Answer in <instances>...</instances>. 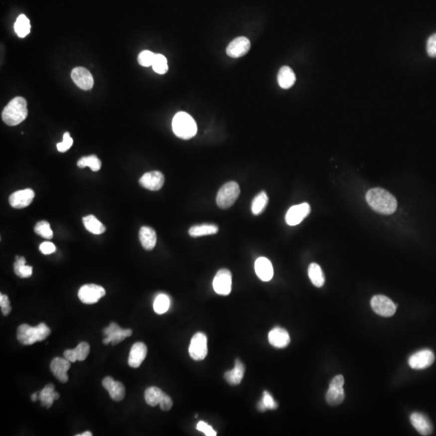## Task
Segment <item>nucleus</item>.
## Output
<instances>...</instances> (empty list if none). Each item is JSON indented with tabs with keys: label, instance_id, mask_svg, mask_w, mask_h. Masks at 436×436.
Here are the masks:
<instances>
[{
	"label": "nucleus",
	"instance_id": "1",
	"mask_svg": "<svg viewBox=\"0 0 436 436\" xmlns=\"http://www.w3.org/2000/svg\"><path fill=\"white\" fill-rule=\"evenodd\" d=\"M366 200L369 206L377 213L390 215L398 208L396 198L390 192L382 188H372L366 194Z\"/></svg>",
	"mask_w": 436,
	"mask_h": 436
},
{
	"label": "nucleus",
	"instance_id": "2",
	"mask_svg": "<svg viewBox=\"0 0 436 436\" xmlns=\"http://www.w3.org/2000/svg\"><path fill=\"white\" fill-rule=\"evenodd\" d=\"M28 116L27 102L23 97H15L5 107L2 119L9 126H15L23 122Z\"/></svg>",
	"mask_w": 436,
	"mask_h": 436
},
{
	"label": "nucleus",
	"instance_id": "3",
	"mask_svg": "<svg viewBox=\"0 0 436 436\" xmlns=\"http://www.w3.org/2000/svg\"><path fill=\"white\" fill-rule=\"evenodd\" d=\"M50 333V329L43 322L37 326L22 324L18 327L17 339L21 344L32 345L36 342L45 340Z\"/></svg>",
	"mask_w": 436,
	"mask_h": 436
},
{
	"label": "nucleus",
	"instance_id": "4",
	"mask_svg": "<svg viewBox=\"0 0 436 436\" xmlns=\"http://www.w3.org/2000/svg\"><path fill=\"white\" fill-rule=\"evenodd\" d=\"M172 130L177 137L188 140L196 135L197 126L195 120L188 113L179 112L173 118Z\"/></svg>",
	"mask_w": 436,
	"mask_h": 436
},
{
	"label": "nucleus",
	"instance_id": "5",
	"mask_svg": "<svg viewBox=\"0 0 436 436\" xmlns=\"http://www.w3.org/2000/svg\"><path fill=\"white\" fill-rule=\"evenodd\" d=\"M240 195V187L236 182H229L224 184L217 192V206L222 209H229L236 202Z\"/></svg>",
	"mask_w": 436,
	"mask_h": 436
},
{
	"label": "nucleus",
	"instance_id": "6",
	"mask_svg": "<svg viewBox=\"0 0 436 436\" xmlns=\"http://www.w3.org/2000/svg\"><path fill=\"white\" fill-rule=\"evenodd\" d=\"M344 377L338 375L330 381L329 390L326 392V401L331 407L340 405L344 401L345 394L343 390Z\"/></svg>",
	"mask_w": 436,
	"mask_h": 436
},
{
	"label": "nucleus",
	"instance_id": "7",
	"mask_svg": "<svg viewBox=\"0 0 436 436\" xmlns=\"http://www.w3.org/2000/svg\"><path fill=\"white\" fill-rule=\"evenodd\" d=\"M207 343H208L207 336L204 333L198 332L194 334L188 349L191 358L196 361L204 360L208 355Z\"/></svg>",
	"mask_w": 436,
	"mask_h": 436
},
{
	"label": "nucleus",
	"instance_id": "8",
	"mask_svg": "<svg viewBox=\"0 0 436 436\" xmlns=\"http://www.w3.org/2000/svg\"><path fill=\"white\" fill-rule=\"evenodd\" d=\"M213 290L221 296H227L232 290V274L226 268L217 272L213 282Z\"/></svg>",
	"mask_w": 436,
	"mask_h": 436
},
{
	"label": "nucleus",
	"instance_id": "9",
	"mask_svg": "<svg viewBox=\"0 0 436 436\" xmlns=\"http://www.w3.org/2000/svg\"><path fill=\"white\" fill-rule=\"evenodd\" d=\"M106 291L105 289L100 285L89 284L84 285L80 288L79 291V300L84 304H92L98 302L99 300L105 296Z\"/></svg>",
	"mask_w": 436,
	"mask_h": 436
},
{
	"label": "nucleus",
	"instance_id": "10",
	"mask_svg": "<svg viewBox=\"0 0 436 436\" xmlns=\"http://www.w3.org/2000/svg\"><path fill=\"white\" fill-rule=\"evenodd\" d=\"M371 307L375 313L382 317H391L397 310V305L390 298L383 295H377L371 300Z\"/></svg>",
	"mask_w": 436,
	"mask_h": 436
},
{
	"label": "nucleus",
	"instance_id": "11",
	"mask_svg": "<svg viewBox=\"0 0 436 436\" xmlns=\"http://www.w3.org/2000/svg\"><path fill=\"white\" fill-rule=\"evenodd\" d=\"M133 331L130 329H122L116 322H112L109 327L104 330L105 338L103 339L104 344L109 343L114 346L121 343L127 337L132 335Z\"/></svg>",
	"mask_w": 436,
	"mask_h": 436
},
{
	"label": "nucleus",
	"instance_id": "12",
	"mask_svg": "<svg viewBox=\"0 0 436 436\" xmlns=\"http://www.w3.org/2000/svg\"><path fill=\"white\" fill-rule=\"evenodd\" d=\"M435 361L433 351L424 349L411 355L409 359V365L411 368L420 370L432 366Z\"/></svg>",
	"mask_w": 436,
	"mask_h": 436
},
{
	"label": "nucleus",
	"instance_id": "13",
	"mask_svg": "<svg viewBox=\"0 0 436 436\" xmlns=\"http://www.w3.org/2000/svg\"><path fill=\"white\" fill-rule=\"evenodd\" d=\"M310 205L307 203L291 207L285 216V221L289 226H296L310 213Z\"/></svg>",
	"mask_w": 436,
	"mask_h": 436
},
{
	"label": "nucleus",
	"instance_id": "14",
	"mask_svg": "<svg viewBox=\"0 0 436 436\" xmlns=\"http://www.w3.org/2000/svg\"><path fill=\"white\" fill-rule=\"evenodd\" d=\"M251 49V41L245 36L234 39L226 48V53L230 58H238L246 55Z\"/></svg>",
	"mask_w": 436,
	"mask_h": 436
},
{
	"label": "nucleus",
	"instance_id": "15",
	"mask_svg": "<svg viewBox=\"0 0 436 436\" xmlns=\"http://www.w3.org/2000/svg\"><path fill=\"white\" fill-rule=\"evenodd\" d=\"M35 197V192L31 188L19 190L9 196V203L14 209H23L31 204Z\"/></svg>",
	"mask_w": 436,
	"mask_h": 436
},
{
	"label": "nucleus",
	"instance_id": "16",
	"mask_svg": "<svg viewBox=\"0 0 436 436\" xmlns=\"http://www.w3.org/2000/svg\"><path fill=\"white\" fill-rule=\"evenodd\" d=\"M165 182V178L160 171H150L143 174L139 179V183L142 187L149 191H158L162 188Z\"/></svg>",
	"mask_w": 436,
	"mask_h": 436
},
{
	"label": "nucleus",
	"instance_id": "17",
	"mask_svg": "<svg viewBox=\"0 0 436 436\" xmlns=\"http://www.w3.org/2000/svg\"><path fill=\"white\" fill-rule=\"evenodd\" d=\"M71 78L74 83L81 89H92L94 85V79L89 70L84 67H76L71 72Z\"/></svg>",
	"mask_w": 436,
	"mask_h": 436
},
{
	"label": "nucleus",
	"instance_id": "18",
	"mask_svg": "<svg viewBox=\"0 0 436 436\" xmlns=\"http://www.w3.org/2000/svg\"><path fill=\"white\" fill-rule=\"evenodd\" d=\"M70 368V362L66 358L56 357L50 364V370L53 376L58 379L61 383H66L69 380L67 372Z\"/></svg>",
	"mask_w": 436,
	"mask_h": 436
},
{
	"label": "nucleus",
	"instance_id": "19",
	"mask_svg": "<svg viewBox=\"0 0 436 436\" xmlns=\"http://www.w3.org/2000/svg\"><path fill=\"white\" fill-rule=\"evenodd\" d=\"M147 355V347L145 343L137 342L133 345L129 355L128 364L131 368H137L141 366Z\"/></svg>",
	"mask_w": 436,
	"mask_h": 436
},
{
	"label": "nucleus",
	"instance_id": "20",
	"mask_svg": "<svg viewBox=\"0 0 436 436\" xmlns=\"http://www.w3.org/2000/svg\"><path fill=\"white\" fill-rule=\"evenodd\" d=\"M268 341L271 345L277 348H285L290 343V336L289 332L284 328H273L268 334Z\"/></svg>",
	"mask_w": 436,
	"mask_h": 436
},
{
	"label": "nucleus",
	"instance_id": "21",
	"mask_svg": "<svg viewBox=\"0 0 436 436\" xmlns=\"http://www.w3.org/2000/svg\"><path fill=\"white\" fill-rule=\"evenodd\" d=\"M255 270L256 275L261 281H270L273 279L274 271H273V264L270 260L265 257H260L257 259L255 264Z\"/></svg>",
	"mask_w": 436,
	"mask_h": 436
},
{
	"label": "nucleus",
	"instance_id": "22",
	"mask_svg": "<svg viewBox=\"0 0 436 436\" xmlns=\"http://www.w3.org/2000/svg\"><path fill=\"white\" fill-rule=\"evenodd\" d=\"M411 424L422 436H430L433 432L432 423L426 415L413 413L411 416Z\"/></svg>",
	"mask_w": 436,
	"mask_h": 436
},
{
	"label": "nucleus",
	"instance_id": "23",
	"mask_svg": "<svg viewBox=\"0 0 436 436\" xmlns=\"http://www.w3.org/2000/svg\"><path fill=\"white\" fill-rule=\"evenodd\" d=\"M244 374V364L239 359H237L234 363V368L232 370L227 371L224 374V378L226 379V382L229 385L236 386L242 382Z\"/></svg>",
	"mask_w": 436,
	"mask_h": 436
},
{
	"label": "nucleus",
	"instance_id": "24",
	"mask_svg": "<svg viewBox=\"0 0 436 436\" xmlns=\"http://www.w3.org/2000/svg\"><path fill=\"white\" fill-rule=\"evenodd\" d=\"M139 239L144 249L151 251L157 243L155 230L149 226H143L139 231Z\"/></svg>",
	"mask_w": 436,
	"mask_h": 436
},
{
	"label": "nucleus",
	"instance_id": "25",
	"mask_svg": "<svg viewBox=\"0 0 436 436\" xmlns=\"http://www.w3.org/2000/svg\"><path fill=\"white\" fill-rule=\"evenodd\" d=\"M277 80L280 87H282L283 89H289L292 87L296 82V75L290 66H283L281 67L278 73Z\"/></svg>",
	"mask_w": 436,
	"mask_h": 436
},
{
	"label": "nucleus",
	"instance_id": "26",
	"mask_svg": "<svg viewBox=\"0 0 436 436\" xmlns=\"http://www.w3.org/2000/svg\"><path fill=\"white\" fill-rule=\"evenodd\" d=\"M59 394L54 390V385L52 384L45 385V388L39 393V400L41 401V406L49 409L51 407L53 402L58 400Z\"/></svg>",
	"mask_w": 436,
	"mask_h": 436
},
{
	"label": "nucleus",
	"instance_id": "27",
	"mask_svg": "<svg viewBox=\"0 0 436 436\" xmlns=\"http://www.w3.org/2000/svg\"><path fill=\"white\" fill-rule=\"evenodd\" d=\"M218 226L214 224H201L190 228L188 234L192 238L213 235L218 233Z\"/></svg>",
	"mask_w": 436,
	"mask_h": 436
},
{
	"label": "nucleus",
	"instance_id": "28",
	"mask_svg": "<svg viewBox=\"0 0 436 436\" xmlns=\"http://www.w3.org/2000/svg\"><path fill=\"white\" fill-rule=\"evenodd\" d=\"M308 275L315 287L321 288L325 284V276L321 267L317 264H311L308 267Z\"/></svg>",
	"mask_w": 436,
	"mask_h": 436
},
{
	"label": "nucleus",
	"instance_id": "29",
	"mask_svg": "<svg viewBox=\"0 0 436 436\" xmlns=\"http://www.w3.org/2000/svg\"><path fill=\"white\" fill-rule=\"evenodd\" d=\"M83 222L86 229L92 234L99 235L106 230L105 226L95 216L88 215L83 217Z\"/></svg>",
	"mask_w": 436,
	"mask_h": 436
},
{
	"label": "nucleus",
	"instance_id": "30",
	"mask_svg": "<svg viewBox=\"0 0 436 436\" xmlns=\"http://www.w3.org/2000/svg\"><path fill=\"white\" fill-rule=\"evenodd\" d=\"M268 204V196L266 192H261L254 198L251 211L254 215H260L264 213Z\"/></svg>",
	"mask_w": 436,
	"mask_h": 436
},
{
	"label": "nucleus",
	"instance_id": "31",
	"mask_svg": "<svg viewBox=\"0 0 436 436\" xmlns=\"http://www.w3.org/2000/svg\"><path fill=\"white\" fill-rule=\"evenodd\" d=\"M14 272L20 278H28L32 274V267L26 265V260L23 257L16 256L14 264Z\"/></svg>",
	"mask_w": 436,
	"mask_h": 436
},
{
	"label": "nucleus",
	"instance_id": "32",
	"mask_svg": "<svg viewBox=\"0 0 436 436\" xmlns=\"http://www.w3.org/2000/svg\"><path fill=\"white\" fill-rule=\"evenodd\" d=\"M164 392L160 390L159 388L152 386L148 388L145 391V400L147 404L150 407H156L159 405L160 401L163 395Z\"/></svg>",
	"mask_w": 436,
	"mask_h": 436
},
{
	"label": "nucleus",
	"instance_id": "33",
	"mask_svg": "<svg viewBox=\"0 0 436 436\" xmlns=\"http://www.w3.org/2000/svg\"><path fill=\"white\" fill-rule=\"evenodd\" d=\"M15 32L19 37H25L27 35L29 34L30 29H31V24H30L29 19L26 17L24 15H20L15 21Z\"/></svg>",
	"mask_w": 436,
	"mask_h": 436
},
{
	"label": "nucleus",
	"instance_id": "34",
	"mask_svg": "<svg viewBox=\"0 0 436 436\" xmlns=\"http://www.w3.org/2000/svg\"><path fill=\"white\" fill-rule=\"evenodd\" d=\"M170 305V300L166 294H159L156 296L153 301V310L157 314H163L168 310Z\"/></svg>",
	"mask_w": 436,
	"mask_h": 436
},
{
	"label": "nucleus",
	"instance_id": "35",
	"mask_svg": "<svg viewBox=\"0 0 436 436\" xmlns=\"http://www.w3.org/2000/svg\"><path fill=\"white\" fill-rule=\"evenodd\" d=\"M77 165L79 168H84L89 166L93 171H98L101 168V161L99 159L97 156L90 155L81 157L77 162Z\"/></svg>",
	"mask_w": 436,
	"mask_h": 436
},
{
	"label": "nucleus",
	"instance_id": "36",
	"mask_svg": "<svg viewBox=\"0 0 436 436\" xmlns=\"http://www.w3.org/2000/svg\"><path fill=\"white\" fill-rule=\"evenodd\" d=\"M153 70L159 75H164L167 72L168 70V64H167V60L166 57L157 53L155 54V58L153 60V64H152Z\"/></svg>",
	"mask_w": 436,
	"mask_h": 436
},
{
	"label": "nucleus",
	"instance_id": "37",
	"mask_svg": "<svg viewBox=\"0 0 436 436\" xmlns=\"http://www.w3.org/2000/svg\"><path fill=\"white\" fill-rule=\"evenodd\" d=\"M34 231L37 235L44 239H51L53 238V230L48 221H41L35 226Z\"/></svg>",
	"mask_w": 436,
	"mask_h": 436
},
{
	"label": "nucleus",
	"instance_id": "38",
	"mask_svg": "<svg viewBox=\"0 0 436 436\" xmlns=\"http://www.w3.org/2000/svg\"><path fill=\"white\" fill-rule=\"evenodd\" d=\"M108 392L109 393L111 398L116 402H121V401L123 400L125 396H126L125 386L119 381H115V383L113 384L112 388Z\"/></svg>",
	"mask_w": 436,
	"mask_h": 436
},
{
	"label": "nucleus",
	"instance_id": "39",
	"mask_svg": "<svg viewBox=\"0 0 436 436\" xmlns=\"http://www.w3.org/2000/svg\"><path fill=\"white\" fill-rule=\"evenodd\" d=\"M156 53L149 50H144L141 52L139 55V62L141 66L148 67V66H152L153 64V60L155 58Z\"/></svg>",
	"mask_w": 436,
	"mask_h": 436
},
{
	"label": "nucleus",
	"instance_id": "40",
	"mask_svg": "<svg viewBox=\"0 0 436 436\" xmlns=\"http://www.w3.org/2000/svg\"><path fill=\"white\" fill-rule=\"evenodd\" d=\"M74 350H75L77 360H79V361H83V360H86V358L89 355L90 346L86 342H82Z\"/></svg>",
	"mask_w": 436,
	"mask_h": 436
},
{
	"label": "nucleus",
	"instance_id": "41",
	"mask_svg": "<svg viewBox=\"0 0 436 436\" xmlns=\"http://www.w3.org/2000/svg\"><path fill=\"white\" fill-rule=\"evenodd\" d=\"M72 145V138L70 137V134L68 132H66L63 135V141H62V143L57 144V148H58V151L64 153V152L67 151Z\"/></svg>",
	"mask_w": 436,
	"mask_h": 436
},
{
	"label": "nucleus",
	"instance_id": "42",
	"mask_svg": "<svg viewBox=\"0 0 436 436\" xmlns=\"http://www.w3.org/2000/svg\"><path fill=\"white\" fill-rule=\"evenodd\" d=\"M261 402H263L264 407H266L267 410H277L278 408L277 402L274 400L273 396L271 395L268 392H264V395H263V399H262Z\"/></svg>",
	"mask_w": 436,
	"mask_h": 436
},
{
	"label": "nucleus",
	"instance_id": "43",
	"mask_svg": "<svg viewBox=\"0 0 436 436\" xmlns=\"http://www.w3.org/2000/svg\"><path fill=\"white\" fill-rule=\"evenodd\" d=\"M427 52L432 58H436V33L432 35L427 42Z\"/></svg>",
	"mask_w": 436,
	"mask_h": 436
},
{
	"label": "nucleus",
	"instance_id": "44",
	"mask_svg": "<svg viewBox=\"0 0 436 436\" xmlns=\"http://www.w3.org/2000/svg\"><path fill=\"white\" fill-rule=\"evenodd\" d=\"M196 429L198 431H200V432H203L206 436H217V432L213 430V428L203 421L198 423L197 426H196Z\"/></svg>",
	"mask_w": 436,
	"mask_h": 436
},
{
	"label": "nucleus",
	"instance_id": "45",
	"mask_svg": "<svg viewBox=\"0 0 436 436\" xmlns=\"http://www.w3.org/2000/svg\"><path fill=\"white\" fill-rule=\"evenodd\" d=\"M159 406L160 408L162 409V411H170L173 406L172 399L170 398V396L164 393L162 398H161V401H160Z\"/></svg>",
	"mask_w": 436,
	"mask_h": 436
},
{
	"label": "nucleus",
	"instance_id": "46",
	"mask_svg": "<svg viewBox=\"0 0 436 436\" xmlns=\"http://www.w3.org/2000/svg\"><path fill=\"white\" fill-rule=\"evenodd\" d=\"M40 251L41 253L44 255H50V254L55 252L56 247L53 243H49V242H45L40 245Z\"/></svg>",
	"mask_w": 436,
	"mask_h": 436
},
{
	"label": "nucleus",
	"instance_id": "47",
	"mask_svg": "<svg viewBox=\"0 0 436 436\" xmlns=\"http://www.w3.org/2000/svg\"><path fill=\"white\" fill-rule=\"evenodd\" d=\"M63 355H64V358H66V360H69L70 363H75V361L78 360H77L76 355H75L74 349H72V350H66V351H64Z\"/></svg>",
	"mask_w": 436,
	"mask_h": 436
},
{
	"label": "nucleus",
	"instance_id": "48",
	"mask_svg": "<svg viewBox=\"0 0 436 436\" xmlns=\"http://www.w3.org/2000/svg\"><path fill=\"white\" fill-rule=\"evenodd\" d=\"M115 381L113 377H107L103 380L102 385L107 391H109L113 386V384L115 383Z\"/></svg>",
	"mask_w": 436,
	"mask_h": 436
},
{
	"label": "nucleus",
	"instance_id": "49",
	"mask_svg": "<svg viewBox=\"0 0 436 436\" xmlns=\"http://www.w3.org/2000/svg\"><path fill=\"white\" fill-rule=\"evenodd\" d=\"M0 306L1 308H6V307L11 306L10 305V300H9L8 296L5 294H0Z\"/></svg>",
	"mask_w": 436,
	"mask_h": 436
},
{
	"label": "nucleus",
	"instance_id": "50",
	"mask_svg": "<svg viewBox=\"0 0 436 436\" xmlns=\"http://www.w3.org/2000/svg\"><path fill=\"white\" fill-rule=\"evenodd\" d=\"M1 310H2V314L6 316V315H8L9 313H11V307L8 306L6 307V308H1Z\"/></svg>",
	"mask_w": 436,
	"mask_h": 436
},
{
	"label": "nucleus",
	"instance_id": "51",
	"mask_svg": "<svg viewBox=\"0 0 436 436\" xmlns=\"http://www.w3.org/2000/svg\"><path fill=\"white\" fill-rule=\"evenodd\" d=\"M37 398H39L38 393H34V394H32V397H31V399H32L33 402H36Z\"/></svg>",
	"mask_w": 436,
	"mask_h": 436
},
{
	"label": "nucleus",
	"instance_id": "52",
	"mask_svg": "<svg viewBox=\"0 0 436 436\" xmlns=\"http://www.w3.org/2000/svg\"><path fill=\"white\" fill-rule=\"evenodd\" d=\"M92 432H83V434L77 435V436H92Z\"/></svg>",
	"mask_w": 436,
	"mask_h": 436
}]
</instances>
